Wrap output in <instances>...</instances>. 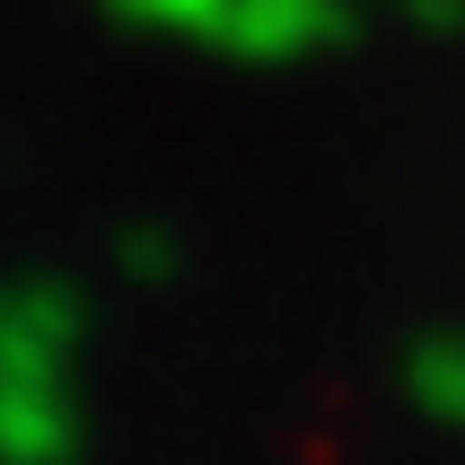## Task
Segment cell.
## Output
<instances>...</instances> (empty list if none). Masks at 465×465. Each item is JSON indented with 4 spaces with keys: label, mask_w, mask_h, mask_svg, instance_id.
I'll return each instance as SVG.
<instances>
[{
    "label": "cell",
    "mask_w": 465,
    "mask_h": 465,
    "mask_svg": "<svg viewBox=\"0 0 465 465\" xmlns=\"http://www.w3.org/2000/svg\"><path fill=\"white\" fill-rule=\"evenodd\" d=\"M79 342L88 308L62 272L0 282V465H79L88 448V413L71 387Z\"/></svg>",
    "instance_id": "cell-1"
},
{
    "label": "cell",
    "mask_w": 465,
    "mask_h": 465,
    "mask_svg": "<svg viewBox=\"0 0 465 465\" xmlns=\"http://www.w3.org/2000/svg\"><path fill=\"white\" fill-rule=\"evenodd\" d=\"M395 378H404V404H413L421 421H440V430L465 440V325H430V334H413V342H404V361H395Z\"/></svg>",
    "instance_id": "cell-2"
},
{
    "label": "cell",
    "mask_w": 465,
    "mask_h": 465,
    "mask_svg": "<svg viewBox=\"0 0 465 465\" xmlns=\"http://www.w3.org/2000/svg\"><path fill=\"white\" fill-rule=\"evenodd\" d=\"M124 26H158V35H184V45H211L229 53V26H237V0H105Z\"/></svg>",
    "instance_id": "cell-3"
},
{
    "label": "cell",
    "mask_w": 465,
    "mask_h": 465,
    "mask_svg": "<svg viewBox=\"0 0 465 465\" xmlns=\"http://www.w3.org/2000/svg\"><path fill=\"white\" fill-rule=\"evenodd\" d=\"M114 255H124V282H167V272H176V246H167L158 229H124Z\"/></svg>",
    "instance_id": "cell-4"
}]
</instances>
